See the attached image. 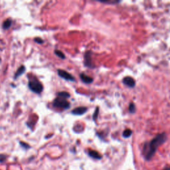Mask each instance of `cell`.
I'll return each mask as SVG.
<instances>
[{
  "label": "cell",
  "mask_w": 170,
  "mask_h": 170,
  "mask_svg": "<svg viewBox=\"0 0 170 170\" xmlns=\"http://www.w3.org/2000/svg\"><path fill=\"white\" fill-rule=\"evenodd\" d=\"M167 140V136L165 132L158 134L150 143H146L143 147V154L147 160H150L153 158L159 146L163 144Z\"/></svg>",
  "instance_id": "1"
},
{
  "label": "cell",
  "mask_w": 170,
  "mask_h": 170,
  "mask_svg": "<svg viewBox=\"0 0 170 170\" xmlns=\"http://www.w3.org/2000/svg\"><path fill=\"white\" fill-rule=\"evenodd\" d=\"M28 87L32 92L36 94H41L43 90V86L37 79H32L29 81Z\"/></svg>",
  "instance_id": "2"
},
{
  "label": "cell",
  "mask_w": 170,
  "mask_h": 170,
  "mask_svg": "<svg viewBox=\"0 0 170 170\" xmlns=\"http://www.w3.org/2000/svg\"><path fill=\"white\" fill-rule=\"evenodd\" d=\"M53 105L55 108L62 109H69L70 107V104L66 99L58 97L55 98L53 103Z\"/></svg>",
  "instance_id": "3"
},
{
  "label": "cell",
  "mask_w": 170,
  "mask_h": 170,
  "mask_svg": "<svg viewBox=\"0 0 170 170\" xmlns=\"http://www.w3.org/2000/svg\"><path fill=\"white\" fill-rule=\"evenodd\" d=\"M92 51H88L86 52L85 57H84V58H85V59H84V65H85V67L90 68V69H93L94 68L92 61Z\"/></svg>",
  "instance_id": "4"
},
{
  "label": "cell",
  "mask_w": 170,
  "mask_h": 170,
  "mask_svg": "<svg viewBox=\"0 0 170 170\" xmlns=\"http://www.w3.org/2000/svg\"><path fill=\"white\" fill-rule=\"evenodd\" d=\"M58 75L60 77H61L62 78H64L65 80H69V81H72V82H75V78L73 77L72 75H71L67 71H65L64 70L62 69H59L58 70Z\"/></svg>",
  "instance_id": "5"
},
{
  "label": "cell",
  "mask_w": 170,
  "mask_h": 170,
  "mask_svg": "<svg viewBox=\"0 0 170 170\" xmlns=\"http://www.w3.org/2000/svg\"><path fill=\"white\" fill-rule=\"evenodd\" d=\"M88 108L87 107L85 106H80L77 107V108H75L72 110V114L74 115H77V116H81L84 114H85L87 112Z\"/></svg>",
  "instance_id": "6"
},
{
  "label": "cell",
  "mask_w": 170,
  "mask_h": 170,
  "mask_svg": "<svg viewBox=\"0 0 170 170\" xmlns=\"http://www.w3.org/2000/svg\"><path fill=\"white\" fill-rule=\"evenodd\" d=\"M123 83L127 87L130 88H133L135 87L136 85V81L134 78L130 77H126L123 79Z\"/></svg>",
  "instance_id": "7"
},
{
  "label": "cell",
  "mask_w": 170,
  "mask_h": 170,
  "mask_svg": "<svg viewBox=\"0 0 170 170\" xmlns=\"http://www.w3.org/2000/svg\"><path fill=\"white\" fill-rule=\"evenodd\" d=\"M80 78L81 80L86 84H90L93 82V78L89 76L86 75L85 73H81L80 75Z\"/></svg>",
  "instance_id": "8"
},
{
  "label": "cell",
  "mask_w": 170,
  "mask_h": 170,
  "mask_svg": "<svg viewBox=\"0 0 170 170\" xmlns=\"http://www.w3.org/2000/svg\"><path fill=\"white\" fill-rule=\"evenodd\" d=\"M88 156L95 159H102V156L98 152V151H96L95 150H89V151H88Z\"/></svg>",
  "instance_id": "9"
},
{
  "label": "cell",
  "mask_w": 170,
  "mask_h": 170,
  "mask_svg": "<svg viewBox=\"0 0 170 170\" xmlns=\"http://www.w3.org/2000/svg\"><path fill=\"white\" fill-rule=\"evenodd\" d=\"M25 72V67L22 65V66H21L19 69H17V72H15L14 76V79H17L18 77H21V76H22Z\"/></svg>",
  "instance_id": "10"
},
{
  "label": "cell",
  "mask_w": 170,
  "mask_h": 170,
  "mask_svg": "<svg viewBox=\"0 0 170 170\" xmlns=\"http://www.w3.org/2000/svg\"><path fill=\"white\" fill-rule=\"evenodd\" d=\"M12 25V21L11 19H7L3 23V28L4 29H8Z\"/></svg>",
  "instance_id": "11"
},
{
  "label": "cell",
  "mask_w": 170,
  "mask_h": 170,
  "mask_svg": "<svg viewBox=\"0 0 170 170\" xmlns=\"http://www.w3.org/2000/svg\"><path fill=\"white\" fill-rule=\"evenodd\" d=\"M57 96H59L60 98H65V99H67V98H70V94L67 92H59L57 93Z\"/></svg>",
  "instance_id": "12"
},
{
  "label": "cell",
  "mask_w": 170,
  "mask_h": 170,
  "mask_svg": "<svg viewBox=\"0 0 170 170\" xmlns=\"http://www.w3.org/2000/svg\"><path fill=\"white\" fill-rule=\"evenodd\" d=\"M132 134V130L130 129H126V130H124V132H123V137L126 138H129L131 136Z\"/></svg>",
  "instance_id": "13"
},
{
  "label": "cell",
  "mask_w": 170,
  "mask_h": 170,
  "mask_svg": "<svg viewBox=\"0 0 170 170\" xmlns=\"http://www.w3.org/2000/svg\"><path fill=\"white\" fill-rule=\"evenodd\" d=\"M55 52V54L56 55L59 57L60 59H65V54L62 53V51H59V50H55L54 51Z\"/></svg>",
  "instance_id": "14"
},
{
  "label": "cell",
  "mask_w": 170,
  "mask_h": 170,
  "mask_svg": "<svg viewBox=\"0 0 170 170\" xmlns=\"http://www.w3.org/2000/svg\"><path fill=\"white\" fill-rule=\"evenodd\" d=\"M136 108L135 104L133 103H130L129 105V111L130 113H134L136 112Z\"/></svg>",
  "instance_id": "15"
},
{
  "label": "cell",
  "mask_w": 170,
  "mask_h": 170,
  "mask_svg": "<svg viewBox=\"0 0 170 170\" xmlns=\"http://www.w3.org/2000/svg\"><path fill=\"white\" fill-rule=\"evenodd\" d=\"M7 156L6 154H0V163H4V162L6 161L7 160Z\"/></svg>",
  "instance_id": "16"
},
{
  "label": "cell",
  "mask_w": 170,
  "mask_h": 170,
  "mask_svg": "<svg viewBox=\"0 0 170 170\" xmlns=\"http://www.w3.org/2000/svg\"><path fill=\"white\" fill-rule=\"evenodd\" d=\"M20 145L22 147H23L24 149H25V150H27V149L29 148H30V146L27 144V143H25V142H20Z\"/></svg>",
  "instance_id": "17"
},
{
  "label": "cell",
  "mask_w": 170,
  "mask_h": 170,
  "mask_svg": "<svg viewBox=\"0 0 170 170\" xmlns=\"http://www.w3.org/2000/svg\"><path fill=\"white\" fill-rule=\"evenodd\" d=\"M34 41H35L38 44H43L44 43V41L40 37H37L34 39Z\"/></svg>",
  "instance_id": "18"
},
{
  "label": "cell",
  "mask_w": 170,
  "mask_h": 170,
  "mask_svg": "<svg viewBox=\"0 0 170 170\" xmlns=\"http://www.w3.org/2000/svg\"><path fill=\"white\" fill-rule=\"evenodd\" d=\"M98 110H99V108L98 107H97V108H96V110H95V114H93V120H96V118H97V116H98Z\"/></svg>",
  "instance_id": "19"
},
{
  "label": "cell",
  "mask_w": 170,
  "mask_h": 170,
  "mask_svg": "<svg viewBox=\"0 0 170 170\" xmlns=\"http://www.w3.org/2000/svg\"><path fill=\"white\" fill-rule=\"evenodd\" d=\"M164 170H170V168H166V169H164Z\"/></svg>",
  "instance_id": "20"
},
{
  "label": "cell",
  "mask_w": 170,
  "mask_h": 170,
  "mask_svg": "<svg viewBox=\"0 0 170 170\" xmlns=\"http://www.w3.org/2000/svg\"><path fill=\"white\" fill-rule=\"evenodd\" d=\"M1 58H0V63H1Z\"/></svg>",
  "instance_id": "21"
}]
</instances>
